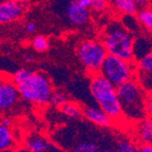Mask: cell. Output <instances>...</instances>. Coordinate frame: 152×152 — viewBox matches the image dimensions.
I'll list each match as a JSON object with an SVG mask.
<instances>
[{
	"label": "cell",
	"instance_id": "1",
	"mask_svg": "<svg viewBox=\"0 0 152 152\" xmlns=\"http://www.w3.org/2000/svg\"><path fill=\"white\" fill-rule=\"evenodd\" d=\"M12 81L16 85L20 97L26 102L37 107L49 104L53 87L45 74L23 68L13 75Z\"/></svg>",
	"mask_w": 152,
	"mask_h": 152
},
{
	"label": "cell",
	"instance_id": "2",
	"mask_svg": "<svg viewBox=\"0 0 152 152\" xmlns=\"http://www.w3.org/2000/svg\"><path fill=\"white\" fill-rule=\"evenodd\" d=\"M116 93L125 121L136 123L147 116L148 96L135 78L116 87Z\"/></svg>",
	"mask_w": 152,
	"mask_h": 152
},
{
	"label": "cell",
	"instance_id": "3",
	"mask_svg": "<svg viewBox=\"0 0 152 152\" xmlns=\"http://www.w3.org/2000/svg\"><path fill=\"white\" fill-rule=\"evenodd\" d=\"M90 92L97 104V107L107 113L114 124H121L125 121L116 88L99 73L91 75Z\"/></svg>",
	"mask_w": 152,
	"mask_h": 152
},
{
	"label": "cell",
	"instance_id": "4",
	"mask_svg": "<svg viewBox=\"0 0 152 152\" xmlns=\"http://www.w3.org/2000/svg\"><path fill=\"white\" fill-rule=\"evenodd\" d=\"M102 43L108 55L118 57L126 61L135 62L134 39L121 23L112 22L106 28Z\"/></svg>",
	"mask_w": 152,
	"mask_h": 152
},
{
	"label": "cell",
	"instance_id": "5",
	"mask_svg": "<svg viewBox=\"0 0 152 152\" xmlns=\"http://www.w3.org/2000/svg\"><path fill=\"white\" fill-rule=\"evenodd\" d=\"M136 70L135 62L126 61L118 57L107 55L100 68L99 74L116 88L124 83L135 78Z\"/></svg>",
	"mask_w": 152,
	"mask_h": 152
},
{
	"label": "cell",
	"instance_id": "6",
	"mask_svg": "<svg viewBox=\"0 0 152 152\" xmlns=\"http://www.w3.org/2000/svg\"><path fill=\"white\" fill-rule=\"evenodd\" d=\"M76 54L80 64L90 75L99 73L100 68L107 57L102 41L96 39H87L77 45Z\"/></svg>",
	"mask_w": 152,
	"mask_h": 152
},
{
	"label": "cell",
	"instance_id": "7",
	"mask_svg": "<svg viewBox=\"0 0 152 152\" xmlns=\"http://www.w3.org/2000/svg\"><path fill=\"white\" fill-rule=\"evenodd\" d=\"M20 99L17 87L12 80L0 78V112H9Z\"/></svg>",
	"mask_w": 152,
	"mask_h": 152
},
{
	"label": "cell",
	"instance_id": "8",
	"mask_svg": "<svg viewBox=\"0 0 152 152\" xmlns=\"http://www.w3.org/2000/svg\"><path fill=\"white\" fill-rule=\"evenodd\" d=\"M28 3L23 2H12V1H0V24H7L17 21L23 16Z\"/></svg>",
	"mask_w": 152,
	"mask_h": 152
},
{
	"label": "cell",
	"instance_id": "9",
	"mask_svg": "<svg viewBox=\"0 0 152 152\" xmlns=\"http://www.w3.org/2000/svg\"><path fill=\"white\" fill-rule=\"evenodd\" d=\"M66 14L68 19L74 26H81L89 20L90 17V9L83 7L78 3L77 0H72L66 5Z\"/></svg>",
	"mask_w": 152,
	"mask_h": 152
},
{
	"label": "cell",
	"instance_id": "10",
	"mask_svg": "<svg viewBox=\"0 0 152 152\" xmlns=\"http://www.w3.org/2000/svg\"><path fill=\"white\" fill-rule=\"evenodd\" d=\"M83 116L87 121L99 127H112L114 125L113 121L110 118L107 113H104L99 107L95 106H88L83 108Z\"/></svg>",
	"mask_w": 152,
	"mask_h": 152
},
{
	"label": "cell",
	"instance_id": "11",
	"mask_svg": "<svg viewBox=\"0 0 152 152\" xmlns=\"http://www.w3.org/2000/svg\"><path fill=\"white\" fill-rule=\"evenodd\" d=\"M133 135L140 145L152 144V118L149 116L144 117L136 121L133 128Z\"/></svg>",
	"mask_w": 152,
	"mask_h": 152
},
{
	"label": "cell",
	"instance_id": "12",
	"mask_svg": "<svg viewBox=\"0 0 152 152\" xmlns=\"http://www.w3.org/2000/svg\"><path fill=\"white\" fill-rule=\"evenodd\" d=\"M24 147L30 152H47L51 148L50 142L39 134H32L26 137Z\"/></svg>",
	"mask_w": 152,
	"mask_h": 152
},
{
	"label": "cell",
	"instance_id": "13",
	"mask_svg": "<svg viewBox=\"0 0 152 152\" xmlns=\"http://www.w3.org/2000/svg\"><path fill=\"white\" fill-rule=\"evenodd\" d=\"M15 135L10 127L3 126L0 123V151L12 150L15 146Z\"/></svg>",
	"mask_w": 152,
	"mask_h": 152
},
{
	"label": "cell",
	"instance_id": "14",
	"mask_svg": "<svg viewBox=\"0 0 152 152\" xmlns=\"http://www.w3.org/2000/svg\"><path fill=\"white\" fill-rule=\"evenodd\" d=\"M114 9L124 15L133 16L137 13V5L134 0H112Z\"/></svg>",
	"mask_w": 152,
	"mask_h": 152
},
{
	"label": "cell",
	"instance_id": "15",
	"mask_svg": "<svg viewBox=\"0 0 152 152\" xmlns=\"http://www.w3.org/2000/svg\"><path fill=\"white\" fill-rule=\"evenodd\" d=\"M60 108H61L62 113L68 117H71V118H75V119H78L83 117V108H80V106L75 104V102H66Z\"/></svg>",
	"mask_w": 152,
	"mask_h": 152
},
{
	"label": "cell",
	"instance_id": "16",
	"mask_svg": "<svg viewBox=\"0 0 152 152\" xmlns=\"http://www.w3.org/2000/svg\"><path fill=\"white\" fill-rule=\"evenodd\" d=\"M114 152H138V146L134 140L124 137L117 140Z\"/></svg>",
	"mask_w": 152,
	"mask_h": 152
},
{
	"label": "cell",
	"instance_id": "17",
	"mask_svg": "<svg viewBox=\"0 0 152 152\" xmlns=\"http://www.w3.org/2000/svg\"><path fill=\"white\" fill-rule=\"evenodd\" d=\"M99 149V146L95 140H80L72 148L71 152H96Z\"/></svg>",
	"mask_w": 152,
	"mask_h": 152
},
{
	"label": "cell",
	"instance_id": "18",
	"mask_svg": "<svg viewBox=\"0 0 152 152\" xmlns=\"http://www.w3.org/2000/svg\"><path fill=\"white\" fill-rule=\"evenodd\" d=\"M137 20L152 33V7H144L140 11H137Z\"/></svg>",
	"mask_w": 152,
	"mask_h": 152
},
{
	"label": "cell",
	"instance_id": "19",
	"mask_svg": "<svg viewBox=\"0 0 152 152\" xmlns=\"http://www.w3.org/2000/svg\"><path fill=\"white\" fill-rule=\"evenodd\" d=\"M136 77H138L137 83L145 92H148L152 96V74L144 73L136 70Z\"/></svg>",
	"mask_w": 152,
	"mask_h": 152
},
{
	"label": "cell",
	"instance_id": "20",
	"mask_svg": "<svg viewBox=\"0 0 152 152\" xmlns=\"http://www.w3.org/2000/svg\"><path fill=\"white\" fill-rule=\"evenodd\" d=\"M136 69L138 71H142L144 73L152 74V52H149L138 58L135 62Z\"/></svg>",
	"mask_w": 152,
	"mask_h": 152
},
{
	"label": "cell",
	"instance_id": "21",
	"mask_svg": "<svg viewBox=\"0 0 152 152\" xmlns=\"http://www.w3.org/2000/svg\"><path fill=\"white\" fill-rule=\"evenodd\" d=\"M32 47L36 52L42 53L49 49V40L42 35L35 36L32 40Z\"/></svg>",
	"mask_w": 152,
	"mask_h": 152
},
{
	"label": "cell",
	"instance_id": "22",
	"mask_svg": "<svg viewBox=\"0 0 152 152\" xmlns=\"http://www.w3.org/2000/svg\"><path fill=\"white\" fill-rule=\"evenodd\" d=\"M66 102H68V98H66V95L64 92L53 91L52 94H51L50 100H49V104H51L54 107H61Z\"/></svg>",
	"mask_w": 152,
	"mask_h": 152
},
{
	"label": "cell",
	"instance_id": "23",
	"mask_svg": "<svg viewBox=\"0 0 152 152\" xmlns=\"http://www.w3.org/2000/svg\"><path fill=\"white\" fill-rule=\"evenodd\" d=\"M110 4V0H92L91 9L95 13H102L108 9Z\"/></svg>",
	"mask_w": 152,
	"mask_h": 152
},
{
	"label": "cell",
	"instance_id": "24",
	"mask_svg": "<svg viewBox=\"0 0 152 152\" xmlns=\"http://www.w3.org/2000/svg\"><path fill=\"white\" fill-rule=\"evenodd\" d=\"M24 28H26V31L28 32V33H34V32L36 31V28H37V26H36L35 22L28 21V22H26V23Z\"/></svg>",
	"mask_w": 152,
	"mask_h": 152
},
{
	"label": "cell",
	"instance_id": "25",
	"mask_svg": "<svg viewBox=\"0 0 152 152\" xmlns=\"http://www.w3.org/2000/svg\"><path fill=\"white\" fill-rule=\"evenodd\" d=\"M146 111H147V116L152 118V96L147 97V102H146Z\"/></svg>",
	"mask_w": 152,
	"mask_h": 152
},
{
	"label": "cell",
	"instance_id": "26",
	"mask_svg": "<svg viewBox=\"0 0 152 152\" xmlns=\"http://www.w3.org/2000/svg\"><path fill=\"white\" fill-rule=\"evenodd\" d=\"M138 152H152V144L138 145Z\"/></svg>",
	"mask_w": 152,
	"mask_h": 152
},
{
	"label": "cell",
	"instance_id": "27",
	"mask_svg": "<svg viewBox=\"0 0 152 152\" xmlns=\"http://www.w3.org/2000/svg\"><path fill=\"white\" fill-rule=\"evenodd\" d=\"M78 3L80 5H83V7H87V9H90L91 3H92V0H77Z\"/></svg>",
	"mask_w": 152,
	"mask_h": 152
},
{
	"label": "cell",
	"instance_id": "28",
	"mask_svg": "<svg viewBox=\"0 0 152 152\" xmlns=\"http://www.w3.org/2000/svg\"><path fill=\"white\" fill-rule=\"evenodd\" d=\"M11 152H30L26 147H17L15 149L11 150Z\"/></svg>",
	"mask_w": 152,
	"mask_h": 152
},
{
	"label": "cell",
	"instance_id": "29",
	"mask_svg": "<svg viewBox=\"0 0 152 152\" xmlns=\"http://www.w3.org/2000/svg\"><path fill=\"white\" fill-rule=\"evenodd\" d=\"M136 3V5H140V7H145L146 4L148 3L149 0H134Z\"/></svg>",
	"mask_w": 152,
	"mask_h": 152
},
{
	"label": "cell",
	"instance_id": "30",
	"mask_svg": "<svg viewBox=\"0 0 152 152\" xmlns=\"http://www.w3.org/2000/svg\"><path fill=\"white\" fill-rule=\"evenodd\" d=\"M96 152H114L113 148H110V147H106V148H99Z\"/></svg>",
	"mask_w": 152,
	"mask_h": 152
},
{
	"label": "cell",
	"instance_id": "31",
	"mask_svg": "<svg viewBox=\"0 0 152 152\" xmlns=\"http://www.w3.org/2000/svg\"><path fill=\"white\" fill-rule=\"evenodd\" d=\"M1 124L5 127H11V119L10 118H3L1 121Z\"/></svg>",
	"mask_w": 152,
	"mask_h": 152
},
{
	"label": "cell",
	"instance_id": "32",
	"mask_svg": "<svg viewBox=\"0 0 152 152\" xmlns=\"http://www.w3.org/2000/svg\"><path fill=\"white\" fill-rule=\"evenodd\" d=\"M33 59H34V56L32 54H28L24 57V61L26 62H31V61H33Z\"/></svg>",
	"mask_w": 152,
	"mask_h": 152
},
{
	"label": "cell",
	"instance_id": "33",
	"mask_svg": "<svg viewBox=\"0 0 152 152\" xmlns=\"http://www.w3.org/2000/svg\"><path fill=\"white\" fill-rule=\"evenodd\" d=\"M5 1H12V2H23L26 0H5Z\"/></svg>",
	"mask_w": 152,
	"mask_h": 152
},
{
	"label": "cell",
	"instance_id": "34",
	"mask_svg": "<svg viewBox=\"0 0 152 152\" xmlns=\"http://www.w3.org/2000/svg\"><path fill=\"white\" fill-rule=\"evenodd\" d=\"M0 152H11V150H2V151H0Z\"/></svg>",
	"mask_w": 152,
	"mask_h": 152
},
{
	"label": "cell",
	"instance_id": "35",
	"mask_svg": "<svg viewBox=\"0 0 152 152\" xmlns=\"http://www.w3.org/2000/svg\"><path fill=\"white\" fill-rule=\"evenodd\" d=\"M150 1H152V0H150Z\"/></svg>",
	"mask_w": 152,
	"mask_h": 152
}]
</instances>
